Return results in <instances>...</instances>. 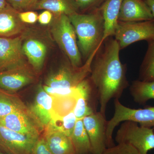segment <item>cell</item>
<instances>
[{
	"label": "cell",
	"instance_id": "cell-1",
	"mask_svg": "<svg viewBox=\"0 0 154 154\" xmlns=\"http://www.w3.org/2000/svg\"><path fill=\"white\" fill-rule=\"evenodd\" d=\"M120 51L115 38L108 37L96 51L91 63L89 78L98 92L99 111L104 115L109 101L119 99L129 86L126 65L120 60Z\"/></svg>",
	"mask_w": 154,
	"mask_h": 154
},
{
	"label": "cell",
	"instance_id": "cell-2",
	"mask_svg": "<svg viewBox=\"0 0 154 154\" xmlns=\"http://www.w3.org/2000/svg\"><path fill=\"white\" fill-rule=\"evenodd\" d=\"M68 17L75 31L82 57L86 60L104 41L105 23L102 13L99 8L86 14L76 12Z\"/></svg>",
	"mask_w": 154,
	"mask_h": 154
},
{
	"label": "cell",
	"instance_id": "cell-3",
	"mask_svg": "<svg viewBox=\"0 0 154 154\" xmlns=\"http://www.w3.org/2000/svg\"><path fill=\"white\" fill-rule=\"evenodd\" d=\"M53 38L66 56L73 66L80 67L82 63L75 31L68 16H54L51 25Z\"/></svg>",
	"mask_w": 154,
	"mask_h": 154
},
{
	"label": "cell",
	"instance_id": "cell-4",
	"mask_svg": "<svg viewBox=\"0 0 154 154\" xmlns=\"http://www.w3.org/2000/svg\"><path fill=\"white\" fill-rule=\"evenodd\" d=\"M114 113L110 120H107L106 126V145L110 148L115 146L113 139L114 130L119 123L125 121L136 122L142 126L154 127V106L144 108L133 109L122 105L119 99L114 100Z\"/></svg>",
	"mask_w": 154,
	"mask_h": 154
},
{
	"label": "cell",
	"instance_id": "cell-5",
	"mask_svg": "<svg viewBox=\"0 0 154 154\" xmlns=\"http://www.w3.org/2000/svg\"><path fill=\"white\" fill-rule=\"evenodd\" d=\"M97 50L93 53L80 67L73 66L69 60L62 65L57 69L47 76L45 81V85L66 89L76 88L90 75L91 63Z\"/></svg>",
	"mask_w": 154,
	"mask_h": 154
},
{
	"label": "cell",
	"instance_id": "cell-6",
	"mask_svg": "<svg viewBox=\"0 0 154 154\" xmlns=\"http://www.w3.org/2000/svg\"><path fill=\"white\" fill-rule=\"evenodd\" d=\"M117 144L130 145L140 154H148L154 149L153 128L140 126L136 122L125 121L120 125L115 136Z\"/></svg>",
	"mask_w": 154,
	"mask_h": 154
},
{
	"label": "cell",
	"instance_id": "cell-7",
	"mask_svg": "<svg viewBox=\"0 0 154 154\" xmlns=\"http://www.w3.org/2000/svg\"><path fill=\"white\" fill-rule=\"evenodd\" d=\"M114 38L120 50L137 42L154 38V20L138 22L118 21Z\"/></svg>",
	"mask_w": 154,
	"mask_h": 154
},
{
	"label": "cell",
	"instance_id": "cell-8",
	"mask_svg": "<svg viewBox=\"0 0 154 154\" xmlns=\"http://www.w3.org/2000/svg\"><path fill=\"white\" fill-rule=\"evenodd\" d=\"M0 125L30 137L38 139L44 127L29 110L15 111L0 118Z\"/></svg>",
	"mask_w": 154,
	"mask_h": 154
},
{
	"label": "cell",
	"instance_id": "cell-9",
	"mask_svg": "<svg viewBox=\"0 0 154 154\" xmlns=\"http://www.w3.org/2000/svg\"><path fill=\"white\" fill-rule=\"evenodd\" d=\"M22 37H0V72L28 63L23 50Z\"/></svg>",
	"mask_w": 154,
	"mask_h": 154
},
{
	"label": "cell",
	"instance_id": "cell-10",
	"mask_svg": "<svg viewBox=\"0 0 154 154\" xmlns=\"http://www.w3.org/2000/svg\"><path fill=\"white\" fill-rule=\"evenodd\" d=\"M36 73L29 63L0 72V88L16 94L26 86L35 82Z\"/></svg>",
	"mask_w": 154,
	"mask_h": 154
},
{
	"label": "cell",
	"instance_id": "cell-11",
	"mask_svg": "<svg viewBox=\"0 0 154 154\" xmlns=\"http://www.w3.org/2000/svg\"><path fill=\"white\" fill-rule=\"evenodd\" d=\"M38 139L16 132L0 125V152H2L32 154L33 147Z\"/></svg>",
	"mask_w": 154,
	"mask_h": 154
},
{
	"label": "cell",
	"instance_id": "cell-12",
	"mask_svg": "<svg viewBox=\"0 0 154 154\" xmlns=\"http://www.w3.org/2000/svg\"><path fill=\"white\" fill-rule=\"evenodd\" d=\"M90 139L93 154H102L107 148L106 116L100 111L88 116L82 119Z\"/></svg>",
	"mask_w": 154,
	"mask_h": 154
},
{
	"label": "cell",
	"instance_id": "cell-13",
	"mask_svg": "<svg viewBox=\"0 0 154 154\" xmlns=\"http://www.w3.org/2000/svg\"><path fill=\"white\" fill-rule=\"evenodd\" d=\"M154 20L145 0H122L118 21L138 22Z\"/></svg>",
	"mask_w": 154,
	"mask_h": 154
},
{
	"label": "cell",
	"instance_id": "cell-14",
	"mask_svg": "<svg viewBox=\"0 0 154 154\" xmlns=\"http://www.w3.org/2000/svg\"><path fill=\"white\" fill-rule=\"evenodd\" d=\"M22 50L28 63L36 74L40 72L44 66L48 51L44 42L37 37H30L22 42Z\"/></svg>",
	"mask_w": 154,
	"mask_h": 154
},
{
	"label": "cell",
	"instance_id": "cell-15",
	"mask_svg": "<svg viewBox=\"0 0 154 154\" xmlns=\"http://www.w3.org/2000/svg\"><path fill=\"white\" fill-rule=\"evenodd\" d=\"M53 97L48 94L42 84L38 85L34 102L29 106L34 117L45 128L52 117Z\"/></svg>",
	"mask_w": 154,
	"mask_h": 154
},
{
	"label": "cell",
	"instance_id": "cell-16",
	"mask_svg": "<svg viewBox=\"0 0 154 154\" xmlns=\"http://www.w3.org/2000/svg\"><path fill=\"white\" fill-rule=\"evenodd\" d=\"M19 13L8 4L0 10V37H12L24 32L25 26Z\"/></svg>",
	"mask_w": 154,
	"mask_h": 154
},
{
	"label": "cell",
	"instance_id": "cell-17",
	"mask_svg": "<svg viewBox=\"0 0 154 154\" xmlns=\"http://www.w3.org/2000/svg\"><path fill=\"white\" fill-rule=\"evenodd\" d=\"M44 131L43 137L53 154H75L70 137L49 125Z\"/></svg>",
	"mask_w": 154,
	"mask_h": 154
},
{
	"label": "cell",
	"instance_id": "cell-18",
	"mask_svg": "<svg viewBox=\"0 0 154 154\" xmlns=\"http://www.w3.org/2000/svg\"><path fill=\"white\" fill-rule=\"evenodd\" d=\"M122 0H105L99 8L102 13L104 23L103 40L114 36L118 22L119 15Z\"/></svg>",
	"mask_w": 154,
	"mask_h": 154
},
{
	"label": "cell",
	"instance_id": "cell-19",
	"mask_svg": "<svg viewBox=\"0 0 154 154\" xmlns=\"http://www.w3.org/2000/svg\"><path fill=\"white\" fill-rule=\"evenodd\" d=\"M129 91L134 102L145 105L149 100L154 99V81L135 80L129 86Z\"/></svg>",
	"mask_w": 154,
	"mask_h": 154
},
{
	"label": "cell",
	"instance_id": "cell-20",
	"mask_svg": "<svg viewBox=\"0 0 154 154\" xmlns=\"http://www.w3.org/2000/svg\"><path fill=\"white\" fill-rule=\"evenodd\" d=\"M70 138L75 154H93L91 142L82 119L77 120Z\"/></svg>",
	"mask_w": 154,
	"mask_h": 154
},
{
	"label": "cell",
	"instance_id": "cell-21",
	"mask_svg": "<svg viewBox=\"0 0 154 154\" xmlns=\"http://www.w3.org/2000/svg\"><path fill=\"white\" fill-rule=\"evenodd\" d=\"M39 10L50 11L54 16L65 14L69 16L78 13L72 0H40L35 9Z\"/></svg>",
	"mask_w": 154,
	"mask_h": 154
},
{
	"label": "cell",
	"instance_id": "cell-22",
	"mask_svg": "<svg viewBox=\"0 0 154 154\" xmlns=\"http://www.w3.org/2000/svg\"><path fill=\"white\" fill-rule=\"evenodd\" d=\"M28 108L17 94L9 93L0 88V118L15 111Z\"/></svg>",
	"mask_w": 154,
	"mask_h": 154
},
{
	"label": "cell",
	"instance_id": "cell-23",
	"mask_svg": "<svg viewBox=\"0 0 154 154\" xmlns=\"http://www.w3.org/2000/svg\"><path fill=\"white\" fill-rule=\"evenodd\" d=\"M147 42V49L140 68L138 80L150 82L154 81V38Z\"/></svg>",
	"mask_w": 154,
	"mask_h": 154
},
{
	"label": "cell",
	"instance_id": "cell-24",
	"mask_svg": "<svg viewBox=\"0 0 154 154\" xmlns=\"http://www.w3.org/2000/svg\"><path fill=\"white\" fill-rule=\"evenodd\" d=\"M75 95L53 97L52 117L63 116L73 111L76 102Z\"/></svg>",
	"mask_w": 154,
	"mask_h": 154
},
{
	"label": "cell",
	"instance_id": "cell-25",
	"mask_svg": "<svg viewBox=\"0 0 154 154\" xmlns=\"http://www.w3.org/2000/svg\"><path fill=\"white\" fill-rule=\"evenodd\" d=\"M77 120L73 111H72L63 116H54L48 125L70 137Z\"/></svg>",
	"mask_w": 154,
	"mask_h": 154
},
{
	"label": "cell",
	"instance_id": "cell-26",
	"mask_svg": "<svg viewBox=\"0 0 154 154\" xmlns=\"http://www.w3.org/2000/svg\"><path fill=\"white\" fill-rule=\"evenodd\" d=\"M97 111V109L92 105L89 100L85 96L80 94L78 91L76 102L73 110L74 113L77 119H82L86 116Z\"/></svg>",
	"mask_w": 154,
	"mask_h": 154
},
{
	"label": "cell",
	"instance_id": "cell-27",
	"mask_svg": "<svg viewBox=\"0 0 154 154\" xmlns=\"http://www.w3.org/2000/svg\"><path fill=\"white\" fill-rule=\"evenodd\" d=\"M40 0H6L9 5L19 12L35 11Z\"/></svg>",
	"mask_w": 154,
	"mask_h": 154
},
{
	"label": "cell",
	"instance_id": "cell-28",
	"mask_svg": "<svg viewBox=\"0 0 154 154\" xmlns=\"http://www.w3.org/2000/svg\"><path fill=\"white\" fill-rule=\"evenodd\" d=\"M76 7L78 13L79 11L88 13L100 8L105 0H72Z\"/></svg>",
	"mask_w": 154,
	"mask_h": 154
},
{
	"label": "cell",
	"instance_id": "cell-29",
	"mask_svg": "<svg viewBox=\"0 0 154 154\" xmlns=\"http://www.w3.org/2000/svg\"><path fill=\"white\" fill-rule=\"evenodd\" d=\"M102 154H140L133 146L127 144H117L107 148Z\"/></svg>",
	"mask_w": 154,
	"mask_h": 154
},
{
	"label": "cell",
	"instance_id": "cell-30",
	"mask_svg": "<svg viewBox=\"0 0 154 154\" xmlns=\"http://www.w3.org/2000/svg\"><path fill=\"white\" fill-rule=\"evenodd\" d=\"M32 154H53L43 137H40L33 147Z\"/></svg>",
	"mask_w": 154,
	"mask_h": 154
},
{
	"label": "cell",
	"instance_id": "cell-31",
	"mask_svg": "<svg viewBox=\"0 0 154 154\" xmlns=\"http://www.w3.org/2000/svg\"><path fill=\"white\" fill-rule=\"evenodd\" d=\"M38 14L33 11H25L19 13V17L24 24H34L38 21Z\"/></svg>",
	"mask_w": 154,
	"mask_h": 154
},
{
	"label": "cell",
	"instance_id": "cell-32",
	"mask_svg": "<svg viewBox=\"0 0 154 154\" xmlns=\"http://www.w3.org/2000/svg\"><path fill=\"white\" fill-rule=\"evenodd\" d=\"M53 17L54 15L51 12L45 10L38 15V21L41 25H48L52 22Z\"/></svg>",
	"mask_w": 154,
	"mask_h": 154
},
{
	"label": "cell",
	"instance_id": "cell-33",
	"mask_svg": "<svg viewBox=\"0 0 154 154\" xmlns=\"http://www.w3.org/2000/svg\"><path fill=\"white\" fill-rule=\"evenodd\" d=\"M151 11L154 20V0H145Z\"/></svg>",
	"mask_w": 154,
	"mask_h": 154
},
{
	"label": "cell",
	"instance_id": "cell-34",
	"mask_svg": "<svg viewBox=\"0 0 154 154\" xmlns=\"http://www.w3.org/2000/svg\"><path fill=\"white\" fill-rule=\"evenodd\" d=\"M7 4L6 0H0V10L5 8Z\"/></svg>",
	"mask_w": 154,
	"mask_h": 154
},
{
	"label": "cell",
	"instance_id": "cell-35",
	"mask_svg": "<svg viewBox=\"0 0 154 154\" xmlns=\"http://www.w3.org/2000/svg\"><path fill=\"white\" fill-rule=\"evenodd\" d=\"M0 154H9L5 153L2 152H0Z\"/></svg>",
	"mask_w": 154,
	"mask_h": 154
},
{
	"label": "cell",
	"instance_id": "cell-36",
	"mask_svg": "<svg viewBox=\"0 0 154 154\" xmlns=\"http://www.w3.org/2000/svg\"><path fill=\"white\" fill-rule=\"evenodd\" d=\"M153 128V129L154 132V127L153 128Z\"/></svg>",
	"mask_w": 154,
	"mask_h": 154
}]
</instances>
